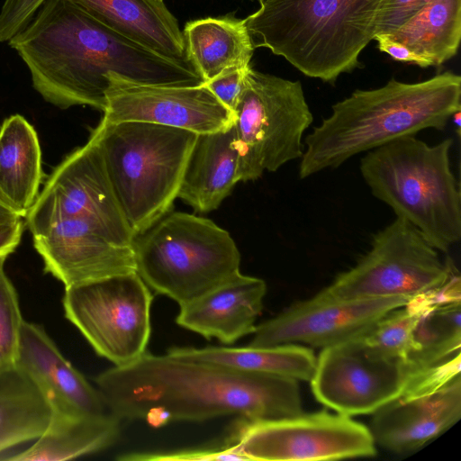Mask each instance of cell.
Instances as JSON below:
<instances>
[{"label":"cell","instance_id":"6da1fadb","mask_svg":"<svg viewBox=\"0 0 461 461\" xmlns=\"http://www.w3.org/2000/svg\"><path fill=\"white\" fill-rule=\"evenodd\" d=\"M28 68L34 89L61 109L106 105L108 75L148 85L200 86L192 62L164 58L115 32L71 0H44L8 41Z\"/></svg>","mask_w":461,"mask_h":461},{"label":"cell","instance_id":"7a4b0ae2","mask_svg":"<svg viewBox=\"0 0 461 461\" xmlns=\"http://www.w3.org/2000/svg\"><path fill=\"white\" fill-rule=\"evenodd\" d=\"M109 412L153 426L225 415L252 420L303 413L298 380L148 351L95 378Z\"/></svg>","mask_w":461,"mask_h":461},{"label":"cell","instance_id":"3957f363","mask_svg":"<svg viewBox=\"0 0 461 461\" xmlns=\"http://www.w3.org/2000/svg\"><path fill=\"white\" fill-rule=\"evenodd\" d=\"M461 77L438 74L418 83L391 79L370 90H355L334 104L331 113L303 141L302 179L333 169L350 158L425 129H445L461 111Z\"/></svg>","mask_w":461,"mask_h":461},{"label":"cell","instance_id":"277c9868","mask_svg":"<svg viewBox=\"0 0 461 461\" xmlns=\"http://www.w3.org/2000/svg\"><path fill=\"white\" fill-rule=\"evenodd\" d=\"M384 0H264L244 19L252 45L309 77L334 83L361 63Z\"/></svg>","mask_w":461,"mask_h":461},{"label":"cell","instance_id":"5b68a950","mask_svg":"<svg viewBox=\"0 0 461 461\" xmlns=\"http://www.w3.org/2000/svg\"><path fill=\"white\" fill-rule=\"evenodd\" d=\"M450 139L430 146L411 136L367 151L360 173L372 194L414 226L438 251L461 238V196Z\"/></svg>","mask_w":461,"mask_h":461},{"label":"cell","instance_id":"8992f818","mask_svg":"<svg viewBox=\"0 0 461 461\" xmlns=\"http://www.w3.org/2000/svg\"><path fill=\"white\" fill-rule=\"evenodd\" d=\"M196 136L142 122L101 121L93 130L90 139L135 238L172 208Z\"/></svg>","mask_w":461,"mask_h":461},{"label":"cell","instance_id":"52a82bcc","mask_svg":"<svg viewBox=\"0 0 461 461\" xmlns=\"http://www.w3.org/2000/svg\"><path fill=\"white\" fill-rule=\"evenodd\" d=\"M136 272L158 294L186 304L240 271L230 233L209 219L167 213L132 244Z\"/></svg>","mask_w":461,"mask_h":461},{"label":"cell","instance_id":"ba28073f","mask_svg":"<svg viewBox=\"0 0 461 461\" xmlns=\"http://www.w3.org/2000/svg\"><path fill=\"white\" fill-rule=\"evenodd\" d=\"M233 146L240 181L259 178L301 158L313 116L300 81L248 69L234 110Z\"/></svg>","mask_w":461,"mask_h":461},{"label":"cell","instance_id":"9c48e42d","mask_svg":"<svg viewBox=\"0 0 461 461\" xmlns=\"http://www.w3.org/2000/svg\"><path fill=\"white\" fill-rule=\"evenodd\" d=\"M153 296L136 271L65 288L66 318L95 351L114 366H126L147 351Z\"/></svg>","mask_w":461,"mask_h":461},{"label":"cell","instance_id":"30bf717a","mask_svg":"<svg viewBox=\"0 0 461 461\" xmlns=\"http://www.w3.org/2000/svg\"><path fill=\"white\" fill-rule=\"evenodd\" d=\"M456 271L408 221L396 218L370 249L319 294L332 299L415 297L444 285Z\"/></svg>","mask_w":461,"mask_h":461},{"label":"cell","instance_id":"8fae6325","mask_svg":"<svg viewBox=\"0 0 461 461\" xmlns=\"http://www.w3.org/2000/svg\"><path fill=\"white\" fill-rule=\"evenodd\" d=\"M225 442L244 460L320 461L376 454L369 428L326 411L272 420L241 418Z\"/></svg>","mask_w":461,"mask_h":461},{"label":"cell","instance_id":"7c38bea8","mask_svg":"<svg viewBox=\"0 0 461 461\" xmlns=\"http://www.w3.org/2000/svg\"><path fill=\"white\" fill-rule=\"evenodd\" d=\"M311 386L314 397L337 413L373 414L412 384L409 366L361 337L322 348Z\"/></svg>","mask_w":461,"mask_h":461},{"label":"cell","instance_id":"4fadbf2b","mask_svg":"<svg viewBox=\"0 0 461 461\" xmlns=\"http://www.w3.org/2000/svg\"><path fill=\"white\" fill-rule=\"evenodd\" d=\"M411 299H332L317 294L256 326L249 346L298 344L324 348L364 336L384 315Z\"/></svg>","mask_w":461,"mask_h":461},{"label":"cell","instance_id":"5bb4252c","mask_svg":"<svg viewBox=\"0 0 461 461\" xmlns=\"http://www.w3.org/2000/svg\"><path fill=\"white\" fill-rule=\"evenodd\" d=\"M106 105L101 121L142 122L196 134L230 128L234 113L206 87L140 84L108 75Z\"/></svg>","mask_w":461,"mask_h":461},{"label":"cell","instance_id":"9a60e30c","mask_svg":"<svg viewBox=\"0 0 461 461\" xmlns=\"http://www.w3.org/2000/svg\"><path fill=\"white\" fill-rule=\"evenodd\" d=\"M461 281L454 271L441 286L415 296L421 308L406 363L413 389L460 375Z\"/></svg>","mask_w":461,"mask_h":461},{"label":"cell","instance_id":"2e32d148","mask_svg":"<svg viewBox=\"0 0 461 461\" xmlns=\"http://www.w3.org/2000/svg\"><path fill=\"white\" fill-rule=\"evenodd\" d=\"M461 417L460 375L446 384L403 393L373 413L375 444L394 453L420 448Z\"/></svg>","mask_w":461,"mask_h":461},{"label":"cell","instance_id":"e0dca14e","mask_svg":"<svg viewBox=\"0 0 461 461\" xmlns=\"http://www.w3.org/2000/svg\"><path fill=\"white\" fill-rule=\"evenodd\" d=\"M16 364L40 388L52 416L83 418L109 412L97 388L62 356L44 330L24 320Z\"/></svg>","mask_w":461,"mask_h":461},{"label":"cell","instance_id":"ac0fdd59","mask_svg":"<svg viewBox=\"0 0 461 461\" xmlns=\"http://www.w3.org/2000/svg\"><path fill=\"white\" fill-rule=\"evenodd\" d=\"M267 285L263 279L239 272L201 297L179 306L180 327L223 344L253 333L261 313Z\"/></svg>","mask_w":461,"mask_h":461},{"label":"cell","instance_id":"d6986e66","mask_svg":"<svg viewBox=\"0 0 461 461\" xmlns=\"http://www.w3.org/2000/svg\"><path fill=\"white\" fill-rule=\"evenodd\" d=\"M71 1L108 28L148 50L174 61L192 62L184 33L163 0Z\"/></svg>","mask_w":461,"mask_h":461},{"label":"cell","instance_id":"ffe728a7","mask_svg":"<svg viewBox=\"0 0 461 461\" xmlns=\"http://www.w3.org/2000/svg\"><path fill=\"white\" fill-rule=\"evenodd\" d=\"M238 182L233 124L225 130L197 134L177 198L196 212H209L221 205Z\"/></svg>","mask_w":461,"mask_h":461},{"label":"cell","instance_id":"44dd1931","mask_svg":"<svg viewBox=\"0 0 461 461\" xmlns=\"http://www.w3.org/2000/svg\"><path fill=\"white\" fill-rule=\"evenodd\" d=\"M44 176L35 129L20 114L6 118L0 127V194L24 218Z\"/></svg>","mask_w":461,"mask_h":461},{"label":"cell","instance_id":"7402d4cb","mask_svg":"<svg viewBox=\"0 0 461 461\" xmlns=\"http://www.w3.org/2000/svg\"><path fill=\"white\" fill-rule=\"evenodd\" d=\"M184 37L189 59L204 83L232 68L250 67L254 47L244 20L231 16L188 22Z\"/></svg>","mask_w":461,"mask_h":461},{"label":"cell","instance_id":"603a6c76","mask_svg":"<svg viewBox=\"0 0 461 461\" xmlns=\"http://www.w3.org/2000/svg\"><path fill=\"white\" fill-rule=\"evenodd\" d=\"M121 420L108 412L83 418L50 417L49 425L31 447L7 457L13 461H62L98 452L113 445Z\"/></svg>","mask_w":461,"mask_h":461},{"label":"cell","instance_id":"cb8c5ba5","mask_svg":"<svg viewBox=\"0 0 461 461\" xmlns=\"http://www.w3.org/2000/svg\"><path fill=\"white\" fill-rule=\"evenodd\" d=\"M167 354L185 359L228 366L240 370L311 381L316 365L312 348L285 344L271 347H174Z\"/></svg>","mask_w":461,"mask_h":461},{"label":"cell","instance_id":"d4e9b609","mask_svg":"<svg viewBox=\"0 0 461 461\" xmlns=\"http://www.w3.org/2000/svg\"><path fill=\"white\" fill-rule=\"evenodd\" d=\"M51 409L32 377L17 364L0 372V452L37 439Z\"/></svg>","mask_w":461,"mask_h":461},{"label":"cell","instance_id":"484cf974","mask_svg":"<svg viewBox=\"0 0 461 461\" xmlns=\"http://www.w3.org/2000/svg\"><path fill=\"white\" fill-rule=\"evenodd\" d=\"M440 66L453 58L461 39V0H429L407 22L386 34Z\"/></svg>","mask_w":461,"mask_h":461},{"label":"cell","instance_id":"4316f807","mask_svg":"<svg viewBox=\"0 0 461 461\" xmlns=\"http://www.w3.org/2000/svg\"><path fill=\"white\" fill-rule=\"evenodd\" d=\"M420 314V305L412 297L407 304L384 315L361 338L385 355L406 362Z\"/></svg>","mask_w":461,"mask_h":461},{"label":"cell","instance_id":"83f0119b","mask_svg":"<svg viewBox=\"0 0 461 461\" xmlns=\"http://www.w3.org/2000/svg\"><path fill=\"white\" fill-rule=\"evenodd\" d=\"M6 258L0 257V372L16 364L23 321L16 290L5 271Z\"/></svg>","mask_w":461,"mask_h":461},{"label":"cell","instance_id":"f1b7e54d","mask_svg":"<svg viewBox=\"0 0 461 461\" xmlns=\"http://www.w3.org/2000/svg\"><path fill=\"white\" fill-rule=\"evenodd\" d=\"M122 461H207L244 460L228 443L211 448L182 449L169 452L130 453L118 456Z\"/></svg>","mask_w":461,"mask_h":461},{"label":"cell","instance_id":"f546056e","mask_svg":"<svg viewBox=\"0 0 461 461\" xmlns=\"http://www.w3.org/2000/svg\"><path fill=\"white\" fill-rule=\"evenodd\" d=\"M44 0H5L0 10V42L8 41L32 20Z\"/></svg>","mask_w":461,"mask_h":461},{"label":"cell","instance_id":"4dcf8cb0","mask_svg":"<svg viewBox=\"0 0 461 461\" xmlns=\"http://www.w3.org/2000/svg\"><path fill=\"white\" fill-rule=\"evenodd\" d=\"M429 0H384L378 12L375 34H389L420 10Z\"/></svg>","mask_w":461,"mask_h":461},{"label":"cell","instance_id":"1f68e13d","mask_svg":"<svg viewBox=\"0 0 461 461\" xmlns=\"http://www.w3.org/2000/svg\"><path fill=\"white\" fill-rule=\"evenodd\" d=\"M249 68H229L204 83L214 96L233 113L243 88L245 75Z\"/></svg>","mask_w":461,"mask_h":461},{"label":"cell","instance_id":"d6a6232c","mask_svg":"<svg viewBox=\"0 0 461 461\" xmlns=\"http://www.w3.org/2000/svg\"><path fill=\"white\" fill-rule=\"evenodd\" d=\"M374 40L378 42L379 50L388 54L394 60L415 64L421 68L430 67L427 60L406 45L393 40L386 34H376Z\"/></svg>","mask_w":461,"mask_h":461},{"label":"cell","instance_id":"836d02e7","mask_svg":"<svg viewBox=\"0 0 461 461\" xmlns=\"http://www.w3.org/2000/svg\"><path fill=\"white\" fill-rule=\"evenodd\" d=\"M23 231V219L15 222L0 225V257H8L21 241Z\"/></svg>","mask_w":461,"mask_h":461},{"label":"cell","instance_id":"e575fe53","mask_svg":"<svg viewBox=\"0 0 461 461\" xmlns=\"http://www.w3.org/2000/svg\"><path fill=\"white\" fill-rule=\"evenodd\" d=\"M23 217L0 194V225L9 224Z\"/></svg>","mask_w":461,"mask_h":461},{"label":"cell","instance_id":"d590c367","mask_svg":"<svg viewBox=\"0 0 461 461\" xmlns=\"http://www.w3.org/2000/svg\"><path fill=\"white\" fill-rule=\"evenodd\" d=\"M453 121L454 124L456 126L458 132H460V125H461V111L456 112L450 118Z\"/></svg>","mask_w":461,"mask_h":461},{"label":"cell","instance_id":"8d00e7d4","mask_svg":"<svg viewBox=\"0 0 461 461\" xmlns=\"http://www.w3.org/2000/svg\"><path fill=\"white\" fill-rule=\"evenodd\" d=\"M264 0H258V2L261 4Z\"/></svg>","mask_w":461,"mask_h":461}]
</instances>
